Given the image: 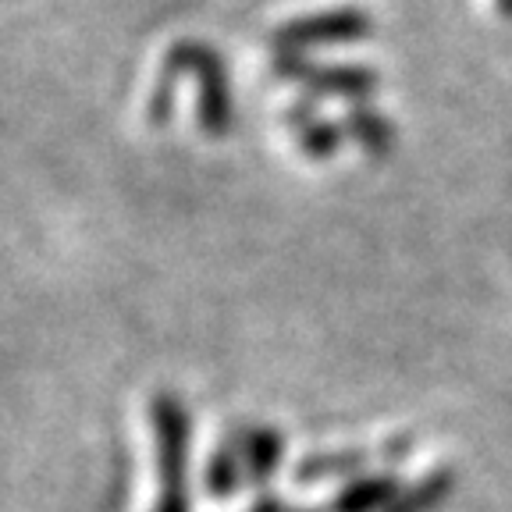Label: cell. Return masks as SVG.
<instances>
[{
  "label": "cell",
  "instance_id": "8fae6325",
  "mask_svg": "<svg viewBox=\"0 0 512 512\" xmlns=\"http://www.w3.org/2000/svg\"><path fill=\"white\" fill-rule=\"evenodd\" d=\"M452 491H456V473L448 466H434V470L420 473L413 484H406L388 512H434L448 502Z\"/></svg>",
  "mask_w": 512,
  "mask_h": 512
},
{
  "label": "cell",
  "instance_id": "ba28073f",
  "mask_svg": "<svg viewBox=\"0 0 512 512\" xmlns=\"http://www.w3.org/2000/svg\"><path fill=\"white\" fill-rule=\"evenodd\" d=\"M377 452H367V448H335V452H310L303 456L296 466H292V480L299 488H313V484H328V480H352L367 473L370 459Z\"/></svg>",
  "mask_w": 512,
  "mask_h": 512
},
{
  "label": "cell",
  "instance_id": "5b68a950",
  "mask_svg": "<svg viewBox=\"0 0 512 512\" xmlns=\"http://www.w3.org/2000/svg\"><path fill=\"white\" fill-rule=\"evenodd\" d=\"M228 438L239 448L242 466H246V484L249 488L267 491L271 477L281 470V463H285V445H288L285 434L271 424H239V427H232Z\"/></svg>",
  "mask_w": 512,
  "mask_h": 512
},
{
  "label": "cell",
  "instance_id": "8992f818",
  "mask_svg": "<svg viewBox=\"0 0 512 512\" xmlns=\"http://www.w3.org/2000/svg\"><path fill=\"white\" fill-rule=\"evenodd\" d=\"M281 121H285L288 132L296 136V146L303 150V157H310V160H331L342 150V139H349L342 125H335V121H328L320 114L317 100H310V96L288 104Z\"/></svg>",
  "mask_w": 512,
  "mask_h": 512
},
{
  "label": "cell",
  "instance_id": "4fadbf2b",
  "mask_svg": "<svg viewBox=\"0 0 512 512\" xmlns=\"http://www.w3.org/2000/svg\"><path fill=\"white\" fill-rule=\"evenodd\" d=\"M246 512H292V509H288V502L278 495V491L267 488V491H260V495H256L253 502H249Z\"/></svg>",
  "mask_w": 512,
  "mask_h": 512
},
{
  "label": "cell",
  "instance_id": "6da1fadb",
  "mask_svg": "<svg viewBox=\"0 0 512 512\" xmlns=\"http://www.w3.org/2000/svg\"><path fill=\"white\" fill-rule=\"evenodd\" d=\"M182 75L196 79V125H200L203 136H210V139L228 136L235 121L232 75H228L224 57L203 40H178L168 47V54L160 61L157 86H153L150 104H146L150 125L164 128L171 121L178 79H182Z\"/></svg>",
  "mask_w": 512,
  "mask_h": 512
},
{
  "label": "cell",
  "instance_id": "52a82bcc",
  "mask_svg": "<svg viewBox=\"0 0 512 512\" xmlns=\"http://www.w3.org/2000/svg\"><path fill=\"white\" fill-rule=\"evenodd\" d=\"M399 491V473L384 466V470L360 473V477L338 484V491L328 498L324 512H388L395 498H399Z\"/></svg>",
  "mask_w": 512,
  "mask_h": 512
},
{
  "label": "cell",
  "instance_id": "277c9868",
  "mask_svg": "<svg viewBox=\"0 0 512 512\" xmlns=\"http://www.w3.org/2000/svg\"><path fill=\"white\" fill-rule=\"evenodd\" d=\"M374 36V18L360 8H328L281 22L271 32L274 54H310L320 47H349Z\"/></svg>",
  "mask_w": 512,
  "mask_h": 512
},
{
  "label": "cell",
  "instance_id": "30bf717a",
  "mask_svg": "<svg viewBox=\"0 0 512 512\" xmlns=\"http://www.w3.org/2000/svg\"><path fill=\"white\" fill-rule=\"evenodd\" d=\"M242 488H246V466H242L235 441L224 434L221 445L210 452L207 466H203V491H207L214 502H228V498H235Z\"/></svg>",
  "mask_w": 512,
  "mask_h": 512
},
{
  "label": "cell",
  "instance_id": "7a4b0ae2",
  "mask_svg": "<svg viewBox=\"0 0 512 512\" xmlns=\"http://www.w3.org/2000/svg\"><path fill=\"white\" fill-rule=\"evenodd\" d=\"M153 452H157V502L150 512H192L189 498V445L192 416L171 392H157L150 402Z\"/></svg>",
  "mask_w": 512,
  "mask_h": 512
},
{
  "label": "cell",
  "instance_id": "9a60e30c",
  "mask_svg": "<svg viewBox=\"0 0 512 512\" xmlns=\"http://www.w3.org/2000/svg\"><path fill=\"white\" fill-rule=\"evenodd\" d=\"M292 512H324V509H313V505H306V509H292Z\"/></svg>",
  "mask_w": 512,
  "mask_h": 512
},
{
  "label": "cell",
  "instance_id": "7c38bea8",
  "mask_svg": "<svg viewBox=\"0 0 512 512\" xmlns=\"http://www.w3.org/2000/svg\"><path fill=\"white\" fill-rule=\"evenodd\" d=\"M409 452H413V434H395V438H388L377 448V459H384L388 470H395L399 463H406Z\"/></svg>",
  "mask_w": 512,
  "mask_h": 512
},
{
  "label": "cell",
  "instance_id": "9c48e42d",
  "mask_svg": "<svg viewBox=\"0 0 512 512\" xmlns=\"http://www.w3.org/2000/svg\"><path fill=\"white\" fill-rule=\"evenodd\" d=\"M345 136L360 146L370 160H384L392 157L395 150V125L377 111L374 104H349L342 118Z\"/></svg>",
  "mask_w": 512,
  "mask_h": 512
},
{
  "label": "cell",
  "instance_id": "5bb4252c",
  "mask_svg": "<svg viewBox=\"0 0 512 512\" xmlns=\"http://www.w3.org/2000/svg\"><path fill=\"white\" fill-rule=\"evenodd\" d=\"M495 8L502 18H512V0H495Z\"/></svg>",
  "mask_w": 512,
  "mask_h": 512
},
{
  "label": "cell",
  "instance_id": "3957f363",
  "mask_svg": "<svg viewBox=\"0 0 512 512\" xmlns=\"http://www.w3.org/2000/svg\"><path fill=\"white\" fill-rule=\"evenodd\" d=\"M271 72L299 86L310 100L370 104V96L381 86V75L370 64H320L306 54H274Z\"/></svg>",
  "mask_w": 512,
  "mask_h": 512
}]
</instances>
